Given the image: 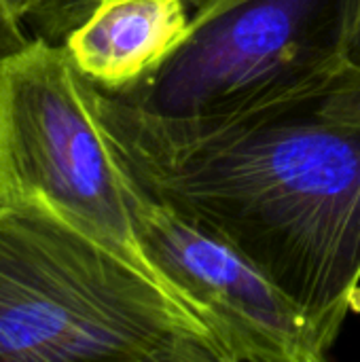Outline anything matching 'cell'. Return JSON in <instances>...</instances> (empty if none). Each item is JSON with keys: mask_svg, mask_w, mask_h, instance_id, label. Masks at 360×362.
I'll use <instances>...</instances> for the list:
<instances>
[{"mask_svg": "<svg viewBox=\"0 0 360 362\" xmlns=\"http://www.w3.org/2000/svg\"><path fill=\"white\" fill-rule=\"evenodd\" d=\"M119 165L259 267L331 350L360 312V74L212 121L163 123L95 87Z\"/></svg>", "mask_w": 360, "mask_h": 362, "instance_id": "obj_1", "label": "cell"}, {"mask_svg": "<svg viewBox=\"0 0 360 362\" xmlns=\"http://www.w3.org/2000/svg\"><path fill=\"white\" fill-rule=\"evenodd\" d=\"M229 362L159 278L40 202L0 204V362Z\"/></svg>", "mask_w": 360, "mask_h": 362, "instance_id": "obj_2", "label": "cell"}, {"mask_svg": "<svg viewBox=\"0 0 360 362\" xmlns=\"http://www.w3.org/2000/svg\"><path fill=\"white\" fill-rule=\"evenodd\" d=\"M352 2L199 0L180 42L110 95L163 123L225 119L286 98L346 66Z\"/></svg>", "mask_w": 360, "mask_h": 362, "instance_id": "obj_3", "label": "cell"}, {"mask_svg": "<svg viewBox=\"0 0 360 362\" xmlns=\"http://www.w3.org/2000/svg\"><path fill=\"white\" fill-rule=\"evenodd\" d=\"M19 202L53 208L159 278L134 231L127 176L102 129L95 85L64 45L42 38L0 55V204Z\"/></svg>", "mask_w": 360, "mask_h": 362, "instance_id": "obj_4", "label": "cell"}, {"mask_svg": "<svg viewBox=\"0 0 360 362\" xmlns=\"http://www.w3.org/2000/svg\"><path fill=\"white\" fill-rule=\"evenodd\" d=\"M125 176L144 259L208 325L229 362H323L329 356L310 320L240 250Z\"/></svg>", "mask_w": 360, "mask_h": 362, "instance_id": "obj_5", "label": "cell"}, {"mask_svg": "<svg viewBox=\"0 0 360 362\" xmlns=\"http://www.w3.org/2000/svg\"><path fill=\"white\" fill-rule=\"evenodd\" d=\"M189 21L187 0H98L62 45L95 87L119 93L180 42Z\"/></svg>", "mask_w": 360, "mask_h": 362, "instance_id": "obj_6", "label": "cell"}, {"mask_svg": "<svg viewBox=\"0 0 360 362\" xmlns=\"http://www.w3.org/2000/svg\"><path fill=\"white\" fill-rule=\"evenodd\" d=\"M189 8L199 0H187ZM98 0H36L25 17L32 38L64 42L66 36L91 13Z\"/></svg>", "mask_w": 360, "mask_h": 362, "instance_id": "obj_7", "label": "cell"}, {"mask_svg": "<svg viewBox=\"0 0 360 362\" xmlns=\"http://www.w3.org/2000/svg\"><path fill=\"white\" fill-rule=\"evenodd\" d=\"M36 0H0V55L23 47L32 36L25 17Z\"/></svg>", "mask_w": 360, "mask_h": 362, "instance_id": "obj_8", "label": "cell"}, {"mask_svg": "<svg viewBox=\"0 0 360 362\" xmlns=\"http://www.w3.org/2000/svg\"><path fill=\"white\" fill-rule=\"evenodd\" d=\"M344 64L360 74V0L352 2V15H350L348 38H346Z\"/></svg>", "mask_w": 360, "mask_h": 362, "instance_id": "obj_9", "label": "cell"}]
</instances>
